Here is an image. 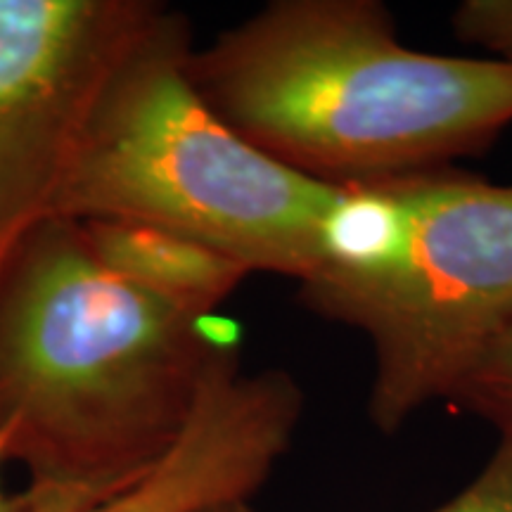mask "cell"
Segmentation results:
<instances>
[{
  "label": "cell",
  "instance_id": "1",
  "mask_svg": "<svg viewBox=\"0 0 512 512\" xmlns=\"http://www.w3.org/2000/svg\"><path fill=\"white\" fill-rule=\"evenodd\" d=\"M209 316L140 290L55 216L0 280V453L29 494L100 503L183 432L233 349Z\"/></svg>",
  "mask_w": 512,
  "mask_h": 512
},
{
  "label": "cell",
  "instance_id": "2",
  "mask_svg": "<svg viewBox=\"0 0 512 512\" xmlns=\"http://www.w3.org/2000/svg\"><path fill=\"white\" fill-rule=\"evenodd\" d=\"M188 74L230 131L337 188L439 171L512 124V62L403 46L380 0H273Z\"/></svg>",
  "mask_w": 512,
  "mask_h": 512
},
{
  "label": "cell",
  "instance_id": "3",
  "mask_svg": "<svg viewBox=\"0 0 512 512\" xmlns=\"http://www.w3.org/2000/svg\"><path fill=\"white\" fill-rule=\"evenodd\" d=\"M192 50L188 17L164 5L88 112L55 216L143 223L249 275L304 283L344 188L297 174L230 131L192 86Z\"/></svg>",
  "mask_w": 512,
  "mask_h": 512
},
{
  "label": "cell",
  "instance_id": "4",
  "mask_svg": "<svg viewBox=\"0 0 512 512\" xmlns=\"http://www.w3.org/2000/svg\"><path fill=\"white\" fill-rule=\"evenodd\" d=\"M396 185L408 228L392 264L299 285L313 313L368 337V415L382 434L451 399L512 328V185L444 169Z\"/></svg>",
  "mask_w": 512,
  "mask_h": 512
},
{
  "label": "cell",
  "instance_id": "5",
  "mask_svg": "<svg viewBox=\"0 0 512 512\" xmlns=\"http://www.w3.org/2000/svg\"><path fill=\"white\" fill-rule=\"evenodd\" d=\"M162 8L157 0H0V280L55 219L88 112Z\"/></svg>",
  "mask_w": 512,
  "mask_h": 512
},
{
  "label": "cell",
  "instance_id": "6",
  "mask_svg": "<svg viewBox=\"0 0 512 512\" xmlns=\"http://www.w3.org/2000/svg\"><path fill=\"white\" fill-rule=\"evenodd\" d=\"M302 413L304 392L290 373H242L233 351L164 456L83 512H202L252 501L290 448Z\"/></svg>",
  "mask_w": 512,
  "mask_h": 512
},
{
  "label": "cell",
  "instance_id": "7",
  "mask_svg": "<svg viewBox=\"0 0 512 512\" xmlns=\"http://www.w3.org/2000/svg\"><path fill=\"white\" fill-rule=\"evenodd\" d=\"M81 226L95 256L112 273L202 316H211L249 275L195 242L143 223L83 221Z\"/></svg>",
  "mask_w": 512,
  "mask_h": 512
},
{
  "label": "cell",
  "instance_id": "8",
  "mask_svg": "<svg viewBox=\"0 0 512 512\" xmlns=\"http://www.w3.org/2000/svg\"><path fill=\"white\" fill-rule=\"evenodd\" d=\"M448 403L494 425L501 437H512V328L486 351Z\"/></svg>",
  "mask_w": 512,
  "mask_h": 512
},
{
  "label": "cell",
  "instance_id": "9",
  "mask_svg": "<svg viewBox=\"0 0 512 512\" xmlns=\"http://www.w3.org/2000/svg\"><path fill=\"white\" fill-rule=\"evenodd\" d=\"M453 34L512 62V0H465L453 12Z\"/></svg>",
  "mask_w": 512,
  "mask_h": 512
},
{
  "label": "cell",
  "instance_id": "10",
  "mask_svg": "<svg viewBox=\"0 0 512 512\" xmlns=\"http://www.w3.org/2000/svg\"><path fill=\"white\" fill-rule=\"evenodd\" d=\"M432 512H512V437H501L475 482Z\"/></svg>",
  "mask_w": 512,
  "mask_h": 512
},
{
  "label": "cell",
  "instance_id": "11",
  "mask_svg": "<svg viewBox=\"0 0 512 512\" xmlns=\"http://www.w3.org/2000/svg\"><path fill=\"white\" fill-rule=\"evenodd\" d=\"M29 510L27 512H83L91 508V503L81 501L72 496H36L29 494Z\"/></svg>",
  "mask_w": 512,
  "mask_h": 512
},
{
  "label": "cell",
  "instance_id": "12",
  "mask_svg": "<svg viewBox=\"0 0 512 512\" xmlns=\"http://www.w3.org/2000/svg\"><path fill=\"white\" fill-rule=\"evenodd\" d=\"M3 465H5V458H3V453H0V472H3ZM27 510H29L27 491L17 498L8 496L3 491V482H0V512H27Z\"/></svg>",
  "mask_w": 512,
  "mask_h": 512
},
{
  "label": "cell",
  "instance_id": "13",
  "mask_svg": "<svg viewBox=\"0 0 512 512\" xmlns=\"http://www.w3.org/2000/svg\"><path fill=\"white\" fill-rule=\"evenodd\" d=\"M202 512H256L249 501H235V503H223V505H216V508H209V510H202Z\"/></svg>",
  "mask_w": 512,
  "mask_h": 512
}]
</instances>
